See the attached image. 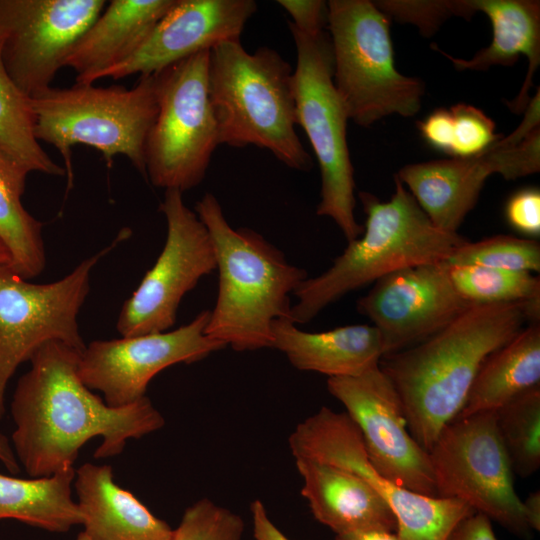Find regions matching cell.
Returning a JSON list of instances; mask_svg holds the SVG:
<instances>
[{
	"label": "cell",
	"mask_w": 540,
	"mask_h": 540,
	"mask_svg": "<svg viewBox=\"0 0 540 540\" xmlns=\"http://www.w3.org/2000/svg\"><path fill=\"white\" fill-rule=\"evenodd\" d=\"M175 0H112L74 44L64 67L77 84H93L132 55Z\"/></svg>",
	"instance_id": "cell-21"
},
{
	"label": "cell",
	"mask_w": 540,
	"mask_h": 540,
	"mask_svg": "<svg viewBox=\"0 0 540 540\" xmlns=\"http://www.w3.org/2000/svg\"><path fill=\"white\" fill-rule=\"evenodd\" d=\"M327 28L333 81L349 119L368 127L383 117H412L421 108L424 83L397 71L390 18L369 0H330Z\"/></svg>",
	"instance_id": "cell-7"
},
{
	"label": "cell",
	"mask_w": 540,
	"mask_h": 540,
	"mask_svg": "<svg viewBox=\"0 0 540 540\" xmlns=\"http://www.w3.org/2000/svg\"><path fill=\"white\" fill-rule=\"evenodd\" d=\"M79 351L59 342L42 345L30 358L11 402L15 423L11 445L32 478L74 467L80 449L94 437L102 442L94 458L120 455L129 439L161 429L165 419L151 400L110 407L81 380Z\"/></svg>",
	"instance_id": "cell-1"
},
{
	"label": "cell",
	"mask_w": 540,
	"mask_h": 540,
	"mask_svg": "<svg viewBox=\"0 0 540 540\" xmlns=\"http://www.w3.org/2000/svg\"><path fill=\"white\" fill-rule=\"evenodd\" d=\"M451 158H464L479 154L501 138L495 133V123L481 109L459 103L452 106Z\"/></svg>",
	"instance_id": "cell-34"
},
{
	"label": "cell",
	"mask_w": 540,
	"mask_h": 540,
	"mask_svg": "<svg viewBox=\"0 0 540 540\" xmlns=\"http://www.w3.org/2000/svg\"><path fill=\"white\" fill-rule=\"evenodd\" d=\"M424 140L434 149L449 154L451 145L450 110L438 108L418 123Z\"/></svg>",
	"instance_id": "cell-37"
},
{
	"label": "cell",
	"mask_w": 540,
	"mask_h": 540,
	"mask_svg": "<svg viewBox=\"0 0 540 540\" xmlns=\"http://www.w3.org/2000/svg\"><path fill=\"white\" fill-rule=\"evenodd\" d=\"M540 385V324L529 323L481 365L460 416L495 411Z\"/></svg>",
	"instance_id": "cell-25"
},
{
	"label": "cell",
	"mask_w": 540,
	"mask_h": 540,
	"mask_svg": "<svg viewBox=\"0 0 540 540\" xmlns=\"http://www.w3.org/2000/svg\"><path fill=\"white\" fill-rule=\"evenodd\" d=\"M75 470L71 467L29 479L0 474V520L14 519L56 533L81 525V513L72 497Z\"/></svg>",
	"instance_id": "cell-26"
},
{
	"label": "cell",
	"mask_w": 540,
	"mask_h": 540,
	"mask_svg": "<svg viewBox=\"0 0 540 540\" xmlns=\"http://www.w3.org/2000/svg\"><path fill=\"white\" fill-rule=\"evenodd\" d=\"M271 330V348L283 352L295 368L328 378L359 376L379 365L383 356L375 326L356 324L305 332L290 319L282 318L272 322Z\"/></svg>",
	"instance_id": "cell-23"
},
{
	"label": "cell",
	"mask_w": 540,
	"mask_h": 540,
	"mask_svg": "<svg viewBox=\"0 0 540 540\" xmlns=\"http://www.w3.org/2000/svg\"><path fill=\"white\" fill-rule=\"evenodd\" d=\"M374 4L389 18L416 25L425 37L435 33L452 16L470 20L475 14L471 0H384L375 1Z\"/></svg>",
	"instance_id": "cell-33"
},
{
	"label": "cell",
	"mask_w": 540,
	"mask_h": 540,
	"mask_svg": "<svg viewBox=\"0 0 540 540\" xmlns=\"http://www.w3.org/2000/svg\"><path fill=\"white\" fill-rule=\"evenodd\" d=\"M27 175L0 149V240L10 254L9 265L25 279L39 275L46 264L43 225L21 201Z\"/></svg>",
	"instance_id": "cell-27"
},
{
	"label": "cell",
	"mask_w": 540,
	"mask_h": 540,
	"mask_svg": "<svg viewBox=\"0 0 540 540\" xmlns=\"http://www.w3.org/2000/svg\"><path fill=\"white\" fill-rule=\"evenodd\" d=\"M335 540H400L395 532L364 530L336 535Z\"/></svg>",
	"instance_id": "cell-41"
},
{
	"label": "cell",
	"mask_w": 540,
	"mask_h": 540,
	"mask_svg": "<svg viewBox=\"0 0 540 540\" xmlns=\"http://www.w3.org/2000/svg\"><path fill=\"white\" fill-rule=\"evenodd\" d=\"M327 389L344 405L381 475L404 489L437 497L428 452L409 432L400 398L379 365L359 376L328 378Z\"/></svg>",
	"instance_id": "cell-17"
},
{
	"label": "cell",
	"mask_w": 540,
	"mask_h": 540,
	"mask_svg": "<svg viewBox=\"0 0 540 540\" xmlns=\"http://www.w3.org/2000/svg\"><path fill=\"white\" fill-rule=\"evenodd\" d=\"M297 64L293 89L297 124L305 131L321 172V200L316 213L331 218L348 242L360 237L363 226L354 216V170L347 145L346 106L333 81L330 38L308 34L290 22Z\"/></svg>",
	"instance_id": "cell-8"
},
{
	"label": "cell",
	"mask_w": 540,
	"mask_h": 540,
	"mask_svg": "<svg viewBox=\"0 0 540 540\" xmlns=\"http://www.w3.org/2000/svg\"><path fill=\"white\" fill-rule=\"evenodd\" d=\"M527 321L526 301L474 304L422 343L381 358L409 432L425 451L460 414L486 358Z\"/></svg>",
	"instance_id": "cell-2"
},
{
	"label": "cell",
	"mask_w": 540,
	"mask_h": 540,
	"mask_svg": "<svg viewBox=\"0 0 540 540\" xmlns=\"http://www.w3.org/2000/svg\"><path fill=\"white\" fill-rule=\"evenodd\" d=\"M195 213L212 239L219 274L206 335L239 352L271 348L272 322L290 319V294L307 272L259 233L230 226L213 194L196 202Z\"/></svg>",
	"instance_id": "cell-3"
},
{
	"label": "cell",
	"mask_w": 540,
	"mask_h": 540,
	"mask_svg": "<svg viewBox=\"0 0 540 540\" xmlns=\"http://www.w3.org/2000/svg\"><path fill=\"white\" fill-rule=\"evenodd\" d=\"M10 262V254L5 245L0 240V265L10 264Z\"/></svg>",
	"instance_id": "cell-43"
},
{
	"label": "cell",
	"mask_w": 540,
	"mask_h": 540,
	"mask_svg": "<svg viewBox=\"0 0 540 540\" xmlns=\"http://www.w3.org/2000/svg\"><path fill=\"white\" fill-rule=\"evenodd\" d=\"M505 216L509 225L531 237L540 235V192L525 188L513 194L506 203Z\"/></svg>",
	"instance_id": "cell-35"
},
{
	"label": "cell",
	"mask_w": 540,
	"mask_h": 540,
	"mask_svg": "<svg viewBox=\"0 0 540 540\" xmlns=\"http://www.w3.org/2000/svg\"><path fill=\"white\" fill-rule=\"evenodd\" d=\"M288 444L294 459L331 464L365 480L393 511L400 540H446L462 519L475 512L459 499L421 495L381 475L346 412L322 407L295 427Z\"/></svg>",
	"instance_id": "cell-12"
},
{
	"label": "cell",
	"mask_w": 540,
	"mask_h": 540,
	"mask_svg": "<svg viewBox=\"0 0 540 540\" xmlns=\"http://www.w3.org/2000/svg\"><path fill=\"white\" fill-rule=\"evenodd\" d=\"M0 38V149L27 174L66 175L34 135L30 97L13 82L2 61Z\"/></svg>",
	"instance_id": "cell-28"
},
{
	"label": "cell",
	"mask_w": 540,
	"mask_h": 540,
	"mask_svg": "<svg viewBox=\"0 0 540 540\" xmlns=\"http://www.w3.org/2000/svg\"><path fill=\"white\" fill-rule=\"evenodd\" d=\"M447 260L392 272L357 301L380 333L383 356L422 343L470 306L456 291Z\"/></svg>",
	"instance_id": "cell-18"
},
{
	"label": "cell",
	"mask_w": 540,
	"mask_h": 540,
	"mask_svg": "<svg viewBox=\"0 0 540 540\" xmlns=\"http://www.w3.org/2000/svg\"><path fill=\"white\" fill-rule=\"evenodd\" d=\"M74 487L82 531L91 540H170L172 528L115 483L110 465L85 463Z\"/></svg>",
	"instance_id": "cell-22"
},
{
	"label": "cell",
	"mask_w": 540,
	"mask_h": 540,
	"mask_svg": "<svg viewBox=\"0 0 540 540\" xmlns=\"http://www.w3.org/2000/svg\"><path fill=\"white\" fill-rule=\"evenodd\" d=\"M210 50L187 57L157 79L158 112L145 143L147 179L184 192L199 185L219 145L209 97Z\"/></svg>",
	"instance_id": "cell-9"
},
{
	"label": "cell",
	"mask_w": 540,
	"mask_h": 540,
	"mask_svg": "<svg viewBox=\"0 0 540 540\" xmlns=\"http://www.w3.org/2000/svg\"><path fill=\"white\" fill-rule=\"evenodd\" d=\"M387 202L368 192L359 196L366 214L360 237L348 242L333 265L317 277L306 278L293 293L290 320L311 321L326 306L403 268L447 260L467 239L437 229L406 187L396 178Z\"/></svg>",
	"instance_id": "cell-4"
},
{
	"label": "cell",
	"mask_w": 540,
	"mask_h": 540,
	"mask_svg": "<svg viewBox=\"0 0 540 540\" xmlns=\"http://www.w3.org/2000/svg\"><path fill=\"white\" fill-rule=\"evenodd\" d=\"M105 5L104 0H0L2 61L24 94L32 97L51 87Z\"/></svg>",
	"instance_id": "cell-16"
},
{
	"label": "cell",
	"mask_w": 540,
	"mask_h": 540,
	"mask_svg": "<svg viewBox=\"0 0 540 540\" xmlns=\"http://www.w3.org/2000/svg\"><path fill=\"white\" fill-rule=\"evenodd\" d=\"M446 540H497L491 520L474 512L462 519L451 531Z\"/></svg>",
	"instance_id": "cell-38"
},
{
	"label": "cell",
	"mask_w": 540,
	"mask_h": 540,
	"mask_svg": "<svg viewBox=\"0 0 540 540\" xmlns=\"http://www.w3.org/2000/svg\"><path fill=\"white\" fill-rule=\"evenodd\" d=\"M243 518L202 498L187 507L170 540H242Z\"/></svg>",
	"instance_id": "cell-32"
},
{
	"label": "cell",
	"mask_w": 540,
	"mask_h": 540,
	"mask_svg": "<svg viewBox=\"0 0 540 540\" xmlns=\"http://www.w3.org/2000/svg\"><path fill=\"white\" fill-rule=\"evenodd\" d=\"M475 12L490 20L491 44L469 60L454 58L433 48L449 59L457 70H487L491 66H512L520 55L528 59V72L518 96L508 107L515 113L524 111L530 102L533 75L540 63V2L535 0H472Z\"/></svg>",
	"instance_id": "cell-24"
},
{
	"label": "cell",
	"mask_w": 540,
	"mask_h": 540,
	"mask_svg": "<svg viewBox=\"0 0 540 540\" xmlns=\"http://www.w3.org/2000/svg\"><path fill=\"white\" fill-rule=\"evenodd\" d=\"M256 10L253 0H175L140 47L98 80L155 74L222 42L240 40Z\"/></svg>",
	"instance_id": "cell-19"
},
{
	"label": "cell",
	"mask_w": 540,
	"mask_h": 540,
	"mask_svg": "<svg viewBox=\"0 0 540 540\" xmlns=\"http://www.w3.org/2000/svg\"><path fill=\"white\" fill-rule=\"evenodd\" d=\"M428 456L437 497L459 499L514 535L529 538L495 411L458 415L441 430Z\"/></svg>",
	"instance_id": "cell-10"
},
{
	"label": "cell",
	"mask_w": 540,
	"mask_h": 540,
	"mask_svg": "<svg viewBox=\"0 0 540 540\" xmlns=\"http://www.w3.org/2000/svg\"><path fill=\"white\" fill-rule=\"evenodd\" d=\"M124 237L119 235L68 275L47 284L30 283L9 264L0 265V420L10 378L42 345L59 341L84 350L77 319L90 289L91 272Z\"/></svg>",
	"instance_id": "cell-11"
},
{
	"label": "cell",
	"mask_w": 540,
	"mask_h": 540,
	"mask_svg": "<svg viewBox=\"0 0 540 540\" xmlns=\"http://www.w3.org/2000/svg\"><path fill=\"white\" fill-rule=\"evenodd\" d=\"M449 274L458 294L471 304L521 302L540 298V279L530 272L450 265Z\"/></svg>",
	"instance_id": "cell-30"
},
{
	"label": "cell",
	"mask_w": 540,
	"mask_h": 540,
	"mask_svg": "<svg viewBox=\"0 0 540 540\" xmlns=\"http://www.w3.org/2000/svg\"><path fill=\"white\" fill-rule=\"evenodd\" d=\"M250 511L255 540H290L272 522L262 501H252Z\"/></svg>",
	"instance_id": "cell-39"
},
{
	"label": "cell",
	"mask_w": 540,
	"mask_h": 540,
	"mask_svg": "<svg viewBox=\"0 0 540 540\" xmlns=\"http://www.w3.org/2000/svg\"><path fill=\"white\" fill-rule=\"evenodd\" d=\"M295 465L311 513L335 535L364 530L396 533L393 511L361 477L315 460L295 459Z\"/></svg>",
	"instance_id": "cell-20"
},
{
	"label": "cell",
	"mask_w": 540,
	"mask_h": 540,
	"mask_svg": "<svg viewBox=\"0 0 540 540\" xmlns=\"http://www.w3.org/2000/svg\"><path fill=\"white\" fill-rule=\"evenodd\" d=\"M495 414L513 472L522 478L533 475L540 467V385L505 403Z\"/></svg>",
	"instance_id": "cell-29"
},
{
	"label": "cell",
	"mask_w": 540,
	"mask_h": 540,
	"mask_svg": "<svg viewBox=\"0 0 540 540\" xmlns=\"http://www.w3.org/2000/svg\"><path fill=\"white\" fill-rule=\"evenodd\" d=\"M0 462L12 474H16L20 471V464L16 458L11 442L1 432H0Z\"/></svg>",
	"instance_id": "cell-42"
},
{
	"label": "cell",
	"mask_w": 540,
	"mask_h": 540,
	"mask_svg": "<svg viewBox=\"0 0 540 540\" xmlns=\"http://www.w3.org/2000/svg\"><path fill=\"white\" fill-rule=\"evenodd\" d=\"M210 313L203 310L172 331L92 341L80 353L79 376L89 389L103 394L108 406L132 404L146 396L148 384L162 370L226 348L205 333Z\"/></svg>",
	"instance_id": "cell-15"
},
{
	"label": "cell",
	"mask_w": 540,
	"mask_h": 540,
	"mask_svg": "<svg viewBox=\"0 0 540 540\" xmlns=\"http://www.w3.org/2000/svg\"><path fill=\"white\" fill-rule=\"evenodd\" d=\"M76 540H91L89 537H87L83 532H80L77 536Z\"/></svg>",
	"instance_id": "cell-44"
},
{
	"label": "cell",
	"mask_w": 540,
	"mask_h": 540,
	"mask_svg": "<svg viewBox=\"0 0 540 540\" xmlns=\"http://www.w3.org/2000/svg\"><path fill=\"white\" fill-rule=\"evenodd\" d=\"M208 80L219 145H255L292 169L312 167L295 130L293 72L277 51L249 53L240 40L222 42L210 50Z\"/></svg>",
	"instance_id": "cell-5"
},
{
	"label": "cell",
	"mask_w": 540,
	"mask_h": 540,
	"mask_svg": "<svg viewBox=\"0 0 540 540\" xmlns=\"http://www.w3.org/2000/svg\"><path fill=\"white\" fill-rule=\"evenodd\" d=\"M451 266H483L521 272L540 270V244L535 239L497 235L466 241L450 254Z\"/></svg>",
	"instance_id": "cell-31"
},
{
	"label": "cell",
	"mask_w": 540,
	"mask_h": 540,
	"mask_svg": "<svg viewBox=\"0 0 540 540\" xmlns=\"http://www.w3.org/2000/svg\"><path fill=\"white\" fill-rule=\"evenodd\" d=\"M159 211L167 222L164 247L153 267L123 304L116 328L122 337L168 331L184 295L216 269L215 248L182 192L165 190Z\"/></svg>",
	"instance_id": "cell-14"
},
{
	"label": "cell",
	"mask_w": 540,
	"mask_h": 540,
	"mask_svg": "<svg viewBox=\"0 0 540 540\" xmlns=\"http://www.w3.org/2000/svg\"><path fill=\"white\" fill-rule=\"evenodd\" d=\"M30 104L34 135L61 154L70 187L75 144L95 148L108 164L114 156L124 155L147 179L145 143L158 112L156 74L140 76L131 89L77 83L49 87L30 97Z\"/></svg>",
	"instance_id": "cell-6"
},
{
	"label": "cell",
	"mask_w": 540,
	"mask_h": 540,
	"mask_svg": "<svg viewBox=\"0 0 540 540\" xmlns=\"http://www.w3.org/2000/svg\"><path fill=\"white\" fill-rule=\"evenodd\" d=\"M540 170V130L523 120L507 137L477 155L408 164L395 177L439 230L458 234L492 174L506 180Z\"/></svg>",
	"instance_id": "cell-13"
},
{
	"label": "cell",
	"mask_w": 540,
	"mask_h": 540,
	"mask_svg": "<svg viewBox=\"0 0 540 540\" xmlns=\"http://www.w3.org/2000/svg\"><path fill=\"white\" fill-rule=\"evenodd\" d=\"M522 508L525 521L532 530H540V492L539 490L531 492L524 501Z\"/></svg>",
	"instance_id": "cell-40"
},
{
	"label": "cell",
	"mask_w": 540,
	"mask_h": 540,
	"mask_svg": "<svg viewBox=\"0 0 540 540\" xmlns=\"http://www.w3.org/2000/svg\"><path fill=\"white\" fill-rule=\"evenodd\" d=\"M291 16L294 27L308 34L323 32L327 25V3L322 0H278Z\"/></svg>",
	"instance_id": "cell-36"
}]
</instances>
